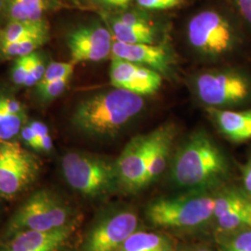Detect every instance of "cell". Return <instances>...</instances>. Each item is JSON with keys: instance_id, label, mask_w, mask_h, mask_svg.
I'll use <instances>...</instances> for the list:
<instances>
[{"instance_id": "cell-22", "label": "cell", "mask_w": 251, "mask_h": 251, "mask_svg": "<svg viewBox=\"0 0 251 251\" xmlns=\"http://www.w3.org/2000/svg\"><path fill=\"white\" fill-rule=\"evenodd\" d=\"M50 33L28 36L18 41L0 45V51L6 58H20L36 52V50L44 45L49 39Z\"/></svg>"}, {"instance_id": "cell-24", "label": "cell", "mask_w": 251, "mask_h": 251, "mask_svg": "<svg viewBox=\"0 0 251 251\" xmlns=\"http://www.w3.org/2000/svg\"><path fill=\"white\" fill-rule=\"evenodd\" d=\"M26 116L9 113L0 103V140L13 141L25 126Z\"/></svg>"}, {"instance_id": "cell-5", "label": "cell", "mask_w": 251, "mask_h": 251, "mask_svg": "<svg viewBox=\"0 0 251 251\" xmlns=\"http://www.w3.org/2000/svg\"><path fill=\"white\" fill-rule=\"evenodd\" d=\"M62 171L68 185L89 198H106L120 191L116 160L84 152L63 155Z\"/></svg>"}, {"instance_id": "cell-37", "label": "cell", "mask_w": 251, "mask_h": 251, "mask_svg": "<svg viewBox=\"0 0 251 251\" xmlns=\"http://www.w3.org/2000/svg\"><path fill=\"white\" fill-rule=\"evenodd\" d=\"M67 1L72 4H75V5L83 6V5H92L94 0H67Z\"/></svg>"}, {"instance_id": "cell-28", "label": "cell", "mask_w": 251, "mask_h": 251, "mask_svg": "<svg viewBox=\"0 0 251 251\" xmlns=\"http://www.w3.org/2000/svg\"><path fill=\"white\" fill-rule=\"evenodd\" d=\"M230 6L243 26L251 32V0H230Z\"/></svg>"}, {"instance_id": "cell-13", "label": "cell", "mask_w": 251, "mask_h": 251, "mask_svg": "<svg viewBox=\"0 0 251 251\" xmlns=\"http://www.w3.org/2000/svg\"><path fill=\"white\" fill-rule=\"evenodd\" d=\"M109 76L114 88L127 90L143 97L157 92L163 80L159 73L117 58H112Z\"/></svg>"}, {"instance_id": "cell-30", "label": "cell", "mask_w": 251, "mask_h": 251, "mask_svg": "<svg viewBox=\"0 0 251 251\" xmlns=\"http://www.w3.org/2000/svg\"><path fill=\"white\" fill-rule=\"evenodd\" d=\"M30 59H31V54L28 56H24L16 59L14 66L11 70V79L15 85L24 86L26 79L28 71H29Z\"/></svg>"}, {"instance_id": "cell-25", "label": "cell", "mask_w": 251, "mask_h": 251, "mask_svg": "<svg viewBox=\"0 0 251 251\" xmlns=\"http://www.w3.org/2000/svg\"><path fill=\"white\" fill-rule=\"evenodd\" d=\"M74 69H75V63L72 62H69V63L52 62L50 63L46 68L43 78L37 85H43L52 81L62 79L66 76H72Z\"/></svg>"}, {"instance_id": "cell-10", "label": "cell", "mask_w": 251, "mask_h": 251, "mask_svg": "<svg viewBox=\"0 0 251 251\" xmlns=\"http://www.w3.org/2000/svg\"><path fill=\"white\" fill-rule=\"evenodd\" d=\"M139 216L133 208L121 207L101 216L92 225L80 251H117L139 227Z\"/></svg>"}, {"instance_id": "cell-9", "label": "cell", "mask_w": 251, "mask_h": 251, "mask_svg": "<svg viewBox=\"0 0 251 251\" xmlns=\"http://www.w3.org/2000/svg\"><path fill=\"white\" fill-rule=\"evenodd\" d=\"M40 170L36 155L14 141L0 140V195L12 198L36 179Z\"/></svg>"}, {"instance_id": "cell-1", "label": "cell", "mask_w": 251, "mask_h": 251, "mask_svg": "<svg viewBox=\"0 0 251 251\" xmlns=\"http://www.w3.org/2000/svg\"><path fill=\"white\" fill-rule=\"evenodd\" d=\"M229 175L230 164L225 152L205 129L189 135L170 162V181L184 192L220 188Z\"/></svg>"}, {"instance_id": "cell-29", "label": "cell", "mask_w": 251, "mask_h": 251, "mask_svg": "<svg viewBox=\"0 0 251 251\" xmlns=\"http://www.w3.org/2000/svg\"><path fill=\"white\" fill-rule=\"evenodd\" d=\"M29 125L35 131L40 145V151L43 152H50L53 149V142L52 138L50 135L49 127L40 121H33Z\"/></svg>"}, {"instance_id": "cell-16", "label": "cell", "mask_w": 251, "mask_h": 251, "mask_svg": "<svg viewBox=\"0 0 251 251\" xmlns=\"http://www.w3.org/2000/svg\"><path fill=\"white\" fill-rule=\"evenodd\" d=\"M150 134L146 187L160 179L169 167L172 145L176 137V127L173 124H164L151 131Z\"/></svg>"}, {"instance_id": "cell-27", "label": "cell", "mask_w": 251, "mask_h": 251, "mask_svg": "<svg viewBox=\"0 0 251 251\" xmlns=\"http://www.w3.org/2000/svg\"><path fill=\"white\" fill-rule=\"evenodd\" d=\"M45 63L41 56L36 52L31 54L29 71L24 87H34L42 80L46 71Z\"/></svg>"}, {"instance_id": "cell-35", "label": "cell", "mask_w": 251, "mask_h": 251, "mask_svg": "<svg viewBox=\"0 0 251 251\" xmlns=\"http://www.w3.org/2000/svg\"><path fill=\"white\" fill-rule=\"evenodd\" d=\"M242 180L244 191L251 199V152L242 168Z\"/></svg>"}, {"instance_id": "cell-7", "label": "cell", "mask_w": 251, "mask_h": 251, "mask_svg": "<svg viewBox=\"0 0 251 251\" xmlns=\"http://www.w3.org/2000/svg\"><path fill=\"white\" fill-rule=\"evenodd\" d=\"M197 99L206 107H232L251 99V79L243 72L232 68L209 69L192 78Z\"/></svg>"}, {"instance_id": "cell-15", "label": "cell", "mask_w": 251, "mask_h": 251, "mask_svg": "<svg viewBox=\"0 0 251 251\" xmlns=\"http://www.w3.org/2000/svg\"><path fill=\"white\" fill-rule=\"evenodd\" d=\"M75 224L52 231H23L8 238L0 251H59L71 237Z\"/></svg>"}, {"instance_id": "cell-2", "label": "cell", "mask_w": 251, "mask_h": 251, "mask_svg": "<svg viewBox=\"0 0 251 251\" xmlns=\"http://www.w3.org/2000/svg\"><path fill=\"white\" fill-rule=\"evenodd\" d=\"M144 108L143 96L114 88L80 101L73 114L72 124L83 134L112 138L133 122Z\"/></svg>"}, {"instance_id": "cell-34", "label": "cell", "mask_w": 251, "mask_h": 251, "mask_svg": "<svg viewBox=\"0 0 251 251\" xmlns=\"http://www.w3.org/2000/svg\"><path fill=\"white\" fill-rule=\"evenodd\" d=\"M21 137L22 140L24 141V143L26 144L27 146L31 147L32 149L36 150V151H40V145H39V141L38 138L36 136L35 131L33 130V128L31 127V126L25 125L21 130Z\"/></svg>"}, {"instance_id": "cell-20", "label": "cell", "mask_w": 251, "mask_h": 251, "mask_svg": "<svg viewBox=\"0 0 251 251\" xmlns=\"http://www.w3.org/2000/svg\"><path fill=\"white\" fill-rule=\"evenodd\" d=\"M49 25L45 20L40 22L9 21L8 25L0 32V45L12 43L28 36L48 34Z\"/></svg>"}, {"instance_id": "cell-12", "label": "cell", "mask_w": 251, "mask_h": 251, "mask_svg": "<svg viewBox=\"0 0 251 251\" xmlns=\"http://www.w3.org/2000/svg\"><path fill=\"white\" fill-rule=\"evenodd\" d=\"M151 134L133 137L116 159L120 192L136 194L146 187L147 162Z\"/></svg>"}, {"instance_id": "cell-19", "label": "cell", "mask_w": 251, "mask_h": 251, "mask_svg": "<svg viewBox=\"0 0 251 251\" xmlns=\"http://www.w3.org/2000/svg\"><path fill=\"white\" fill-rule=\"evenodd\" d=\"M117 251H173L168 236L159 233L137 230L131 233Z\"/></svg>"}, {"instance_id": "cell-36", "label": "cell", "mask_w": 251, "mask_h": 251, "mask_svg": "<svg viewBox=\"0 0 251 251\" xmlns=\"http://www.w3.org/2000/svg\"><path fill=\"white\" fill-rule=\"evenodd\" d=\"M180 251H213V250H211L210 248L206 246H193V247L185 248Z\"/></svg>"}, {"instance_id": "cell-3", "label": "cell", "mask_w": 251, "mask_h": 251, "mask_svg": "<svg viewBox=\"0 0 251 251\" xmlns=\"http://www.w3.org/2000/svg\"><path fill=\"white\" fill-rule=\"evenodd\" d=\"M243 25L231 6H208L199 9L185 26L191 50L200 59L217 62L233 53L242 37Z\"/></svg>"}, {"instance_id": "cell-38", "label": "cell", "mask_w": 251, "mask_h": 251, "mask_svg": "<svg viewBox=\"0 0 251 251\" xmlns=\"http://www.w3.org/2000/svg\"><path fill=\"white\" fill-rule=\"evenodd\" d=\"M4 3H5V0H0V12H2V9H3Z\"/></svg>"}, {"instance_id": "cell-17", "label": "cell", "mask_w": 251, "mask_h": 251, "mask_svg": "<svg viewBox=\"0 0 251 251\" xmlns=\"http://www.w3.org/2000/svg\"><path fill=\"white\" fill-rule=\"evenodd\" d=\"M206 113L222 134L233 143L251 140V109L233 111L206 107Z\"/></svg>"}, {"instance_id": "cell-21", "label": "cell", "mask_w": 251, "mask_h": 251, "mask_svg": "<svg viewBox=\"0 0 251 251\" xmlns=\"http://www.w3.org/2000/svg\"><path fill=\"white\" fill-rule=\"evenodd\" d=\"M214 198L215 204L213 211V221L222 216L241 208L251 200L245 193V191L233 187L221 189L214 194Z\"/></svg>"}, {"instance_id": "cell-23", "label": "cell", "mask_w": 251, "mask_h": 251, "mask_svg": "<svg viewBox=\"0 0 251 251\" xmlns=\"http://www.w3.org/2000/svg\"><path fill=\"white\" fill-rule=\"evenodd\" d=\"M220 251H251V228L219 235Z\"/></svg>"}, {"instance_id": "cell-18", "label": "cell", "mask_w": 251, "mask_h": 251, "mask_svg": "<svg viewBox=\"0 0 251 251\" xmlns=\"http://www.w3.org/2000/svg\"><path fill=\"white\" fill-rule=\"evenodd\" d=\"M57 5L56 0H5L2 13L9 21L40 22Z\"/></svg>"}, {"instance_id": "cell-11", "label": "cell", "mask_w": 251, "mask_h": 251, "mask_svg": "<svg viewBox=\"0 0 251 251\" xmlns=\"http://www.w3.org/2000/svg\"><path fill=\"white\" fill-rule=\"evenodd\" d=\"M71 62H100L112 55L114 38L102 20L75 27L66 36Z\"/></svg>"}, {"instance_id": "cell-6", "label": "cell", "mask_w": 251, "mask_h": 251, "mask_svg": "<svg viewBox=\"0 0 251 251\" xmlns=\"http://www.w3.org/2000/svg\"><path fill=\"white\" fill-rule=\"evenodd\" d=\"M73 224L71 207L53 193L40 190L16 210L5 235L9 238L23 231H52Z\"/></svg>"}, {"instance_id": "cell-26", "label": "cell", "mask_w": 251, "mask_h": 251, "mask_svg": "<svg viewBox=\"0 0 251 251\" xmlns=\"http://www.w3.org/2000/svg\"><path fill=\"white\" fill-rule=\"evenodd\" d=\"M72 76H66L59 80L52 81L43 85H37L36 90L43 100H52L58 98L67 89Z\"/></svg>"}, {"instance_id": "cell-14", "label": "cell", "mask_w": 251, "mask_h": 251, "mask_svg": "<svg viewBox=\"0 0 251 251\" xmlns=\"http://www.w3.org/2000/svg\"><path fill=\"white\" fill-rule=\"evenodd\" d=\"M112 58L137 63L159 73L162 76H171L175 61L171 48L167 43L126 44L114 40Z\"/></svg>"}, {"instance_id": "cell-8", "label": "cell", "mask_w": 251, "mask_h": 251, "mask_svg": "<svg viewBox=\"0 0 251 251\" xmlns=\"http://www.w3.org/2000/svg\"><path fill=\"white\" fill-rule=\"evenodd\" d=\"M114 40L126 44H158L165 37V25L151 11L137 7L116 11L100 10Z\"/></svg>"}, {"instance_id": "cell-33", "label": "cell", "mask_w": 251, "mask_h": 251, "mask_svg": "<svg viewBox=\"0 0 251 251\" xmlns=\"http://www.w3.org/2000/svg\"><path fill=\"white\" fill-rule=\"evenodd\" d=\"M0 103L10 114L18 116H26L25 108L18 100L6 95H0Z\"/></svg>"}, {"instance_id": "cell-32", "label": "cell", "mask_w": 251, "mask_h": 251, "mask_svg": "<svg viewBox=\"0 0 251 251\" xmlns=\"http://www.w3.org/2000/svg\"><path fill=\"white\" fill-rule=\"evenodd\" d=\"M133 0H94L92 5L103 11H116L130 7Z\"/></svg>"}, {"instance_id": "cell-31", "label": "cell", "mask_w": 251, "mask_h": 251, "mask_svg": "<svg viewBox=\"0 0 251 251\" xmlns=\"http://www.w3.org/2000/svg\"><path fill=\"white\" fill-rule=\"evenodd\" d=\"M139 8L149 11L174 9L182 4V0H135Z\"/></svg>"}, {"instance_id": "cell-4", "label": "cell", "mask_w": 251, "mask_h": 251, "mask_svg": "<svg viewBox=\"0 0 251 251\" xmlns=\"http://www.w3.org/2000/svg\"><path fill=\"white\" fill-rule=\"evenodd\" d=\"M211 191H190L173 197L156 198L146 206L151 225L171 230L189 231L213 222L215 198Z\"/></svg>"}]
</instances>
